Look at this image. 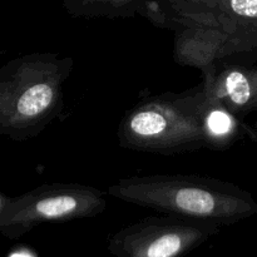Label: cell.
Segmentation results:
<instances>
[{"label": "cell", "instance_id": "obj_1", "mask_svg": "<svg viewBox=\"0 0 257 257\" xmlns=\"http://www.w3.org/2000/svg\"><path fill=\"white\" fill-rule=\"evenodd\" d=\"M112 197L187 220L232 225L257 213V201L233 183L196 175H150L120 178Z\"/></svg>", "mask_w": 257, "mask_h": 257}, {"label": "cell", "instance_id": "obj_2", "mask_svg": "<svg viewBox=\"0 0 257 257\" xmlns=\"http://www.w3.org/2000/svg\"><path fill=\"white\" fill-rule=\"evenodd\" d=\"M74 60L58 53L17 57L0 70V135L15 142L39 136L63 110Z\"/></svg>", "mask_w": 257, "mask_h": 257}, {"label": "cell", "instance_id": "obj_3", "mask_svg": "<svg viewBox=\"0 0 257 257\" xmlns=\"http://www.w3.org/2000/svg\"><path fill=\"white\" fill-rule=\"evenodd\" d=\"M206 95L201 84L177 94L165 93L131 108L118 128L125 150L175 155L207 147Z\"/></svg>", "mask_w": 257, "mask_h": 257}, {"label": "cell", "instance_id": "obj_4", "mask_svg": "<svg viewBox=\"0 0 257 257\" xmlns=\"http://www.w3.org/2000/svg\"><path fill=\"white\" fill-rule=\"evenodd\" d=\"M105 207L102 190L79 183H49L17 197L0 193V231L17 238L42 223L95 217Z\"/></svg>", "mask_w": 257, "mask_h": 257}, {"label": "cell", "instance_id": "obj_5", "mask_svg": "<svg viewBox=\"0 0 257 257\" xmlns=\"http://www.w3.org/2000/svg\"><path fill=\"white\" fill-rule=\"evenodd\" d=\"M217 231L206 221L148 217L115 233L109 250L119 257H180Z\"/></svg>", "mask_w": 257, "mask_h": 257}, {"label": "cell", "instance_id": "obj_6", "mask_svg": "<svg viewBox=\"0 0 257 257\" xmlns=\"http://www.w3.org/2000/svg\"><path fill=\"white\" fill-rule=\"evenodd\" d=\"M203 93L236 117L257 110V67L225 62L201 70Z\"/></svg>", "mask_w": 257, "mask_h": 257}, {"label": "cell", "instance_id": "obj_7", "mask_svg": "<svg viewBox=\"0 0 257 257\" xmlns=\"http://www.w3.org/2000/svg\"><path fill=\"white\" fill-rule=\"evenodd\" d=\"M173 57L178 64L200 70L218 63L235 62L230 37L222 28L190 18L183 29L176 33Z\"/></svg>", "mask_w": 257, "mask_h": 257}, {"label": "cell", "instance_id": "obj_8", "mask_svg": "<svg viewBox=\"0 0 257 257\" xmlns=\"http://www.w3.org/2000/svg\"><path fill=\"white\" fill-rule=\"evenodd\" d=\"M227 8L215 20L230 37L235 60L257 59V0H228Z\"/></svg>", "mask_w": 257, "mask_h": 257}, {"label": "cell", "instance_id": "obj_9", "mask_svg": "<svg viewBox=\"0 0 257 257\" xmlns=\"http://www.w3.org/2000/svg\"><path fill=\"white\" fill-rule=\"evenodd\" d=\"M205 130L207 148L226 150L242 136V123L222 104L206 97Z\"/></svg>", "mask_w": 257, "mask_h": 257}, {"label": "cell", "instance_id": "obj_10", "mask_svg": "<svg viewBox=\"0 0 257 257\" xmlns=\"http://www.w3.org/2000/svg\"><path fill=\"white\" fill-rule=\"evenodd\" d=\"M9 257H34L33 255H30L29 252H14L13 255H10Z\"/></svg>", "mask_w": 257, "mask_h": 257}, {"label": "cell", "instance_id": "obj_11", "mask_svg": "<svg viewBox=\"0 0 257 257\" xmlns=\"http://www.w3.org/2000/svg\"><path fill=\"white\" fill-rule=\"evenodd\" d=\"M119 2H120V5H122V4H124L125 2H131V0H119Z\"/></svg>", "mask_w": 257, "mask_h": 257}]
</instances>
